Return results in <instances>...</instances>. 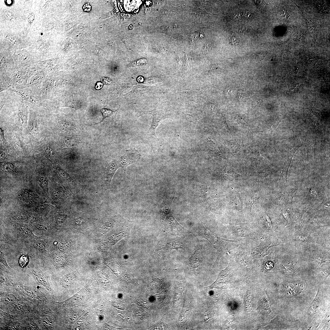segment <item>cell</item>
I'll list each match as a JSON object with an SVG mask.
<instances>
[{
	"instance_id": "44",
	"label": "cell",
	"mask_w": 330,
	"mask_h": 330,
	"mask_svg": "<svg viewBox=\"0 0 330 330\" xmlns=\"http://www.w3.org/2000/svg\"><path fill=\"white\" fill-rule=\"evenodd\" d=\"M9 1H8V0H6V2H7V4H10V3H11V2H12V1H11V0H9Z\"/></svg>"
},
{
	"instance_id": "21",
	"label": "cell",
	"mask_w": 330,
	"mask_h": 330,
	"mask_svg": "<svg viewBox=\"0 0 330 330\" xmlns=\"http://www.w3.org/2000/svg\"><path fill=\"white\" fill-rule=\"evenodd\" d=\"M17 228L19 232L24 237H28L34 235L31 229L26 226L18 224Z\"/></svg>"
},
{
	"instance_id": "41",
	"label": "cell",
	"mask_w": 330,
	"mask_h": 330,
	"mask_svg": "<svg viewBox=\"0 0 330 330\" xmlns=\"http://www.w3.org/2000/svg\"><path fill=\"white\" fill-rule=\"evenodd\" d=\"M37 46H38V49H39V47H40L42 46V43L41 42V41H38L37 43Z\"/></svg>"
},
{
	"instance_id": "28",
	"label": "cell",
	"mask_w": 330,
	"mask_h": 330,
	"mask_svg": "<svg viewBox=\"0 0 330 330\" xmlns=\"http://www.w3.org/2000/svg\"><path fill=\"white\" fill-rule=\"evenodd\" d=\"M115 111H113L107 108H102L101 109V112L103 116V119L100 122H102L106 118L110 116Z\"/></svg>"
},
{
	"instance_id": "39",
	"label": "cell",
	"mask_w": 330,
	"mask_h": 330,
	"mask_svg": "<svg viewBox=\"0 0 330 330\" xmlns=\"http://www.w3.org/2000/svg\"><path fill=\"white\" fill-rule=\"evenodd\" d=\"M26 291V293L28 295H30L31 296H32L34 295L33 292L30 290V289H26L25 290Z\"/></svg>"
},
{
	"instance_id": "34",
	"label": "cell",
	"mask_w": 330,
	"mask_h": 330,
	"mask_svg": "<svg viewBox=\"0 0 330 330\" xmlns=\"http://www.w3.org/2000/svg\"><path fill=\"white\" fill-rule=\"evenodd\" d=\"M65 219V216L62 215H57L56 217V220L58 224L62 223Z\"/></svg>"
},
{
	"instance_id": "31",
	"label": "cell",
	"mask_w": 330,
	"mask_h": 330,
	"mask_svg": "<svg viewBox=\"0 0 330 330\" xmlns=\"http://www.w3.org/2000/svg\"><path fill=\"white\" fill-rule=\"evenodd\" d=\"M283 269L287 273H292L295 271V268L292 265H283Z\"/></svg>"
},
{
	"instance_id": "43",
	"label": "cell",
	"mask_w": 330,
	"mask_h": 330,
	"mask_svg": "<svg viewBox=\"0 0 330 330\" xmlns=\"http://www.w3.org/2000/svg\"><path fill=\"white\" fill-rule=\"evenodd\" d=\"M4 280H4V278L3 277L1 276V277H0V282H1V283H2L4 281Z\"/></svg>"
},
{
	"instance_id": "1",
	"label": "cell",
	"mask_w": 330,
	"mask_h": 330,
	"mask_svg": "<svg viewBox=\"0 0 330 330\" xmlns=\"http://www.w3.org/2000/svg\"><path fill=\"white\" fill-rule=\"evenodd\" d=\"M16 93H12L0 108V128L22 135L28 120V104Z\"/></svg>"
},
{
	"instance_id": "36",
	"label": "cell",
	"mask_w": 330,
	"mask_h": 330,
	"mask_svg": "<svg viewBox=\"0 0 330 330\" xmlns=\"http://www.w3.org/2000/svg\"><path fill=\"white\" fill-rule=\"evenodd\" d=\"M33 225L38 229L42 231H46L47 229V228L45 226L37 223H34Z\"/></svg>"
},
{
	"instance_id": "20",
	"label": "cell",
	"mask_w": 330,
	"mask_h": 330,
	"mask_svg": "<svg viewBox=\"0 0 330 330\" xmlns=\"http://www.w3.org/2000/svg\"><path fill=\"white\" fill-rule=\"evenodd\" d=\"M252 14L248 10L240 11L236 13L233 16L234 19L238 21H245L250 18Z\"/></svg>"
},
{
	"instance_id": "14",
	"label": "cell",
	"mask_w": 330,
	"mask_h": 330,
	"mask_svg": "<svg viewBox=\"0 0 330 330\" xmlns=\"http://www.w3.org/2000/svg\"><path fill=\"white\" fill-rule=\"evenodd\" d=\"M201 254L200 249H197L191 257L186 261V264L190 268L195 270L200 267Z\"/></svg>"
},
{
	"instance_id": "30",
	"label": "cell",
	"mask_w": 330,
	"mask_h": 330,
	"mask_svg": "<svg viewBox=\"0 0 330 330\" xmlns=\"http://www.w3.org/2000/svg\"><path fill=\"white\" fill-rule=\"evenodd\" d=\"M250 294L248 292L246 294L245 298V306L247 310L248 311H250L251 309V306L250 302Z\"/></svg>"
},
{
	"instance_id": "33",
	"label": "cell",
	"mask_w": 330,
	"mask_h": 330,
	"mask_svg": "<svg viewBox=\"0 0 330 330\" xmlns=\"http://www.w3.org/2000/svg\"><path fill=\"white\" fill-rule=\"evenodd\" d=\"M49 208V206L47 204H43L39 206L36 207L34 211L37 212H42L47 210Z\"/></svg>"
},
{
	"instance_id": "35",
	"label": "cell",
	"mask_w": 330,
	"mask_h": 330,
	"mask_svg": "<svg viewBox=\"0 0 330 330\" xmlns=\"http://www.w3.org/2000/svg\"><path fill=\"white\" fill-rule=\"evenodd\" d=\"M0 262L3 263L7 268L11 269V268L8 266L3 252L0 251Z\"/></svg>"
},
{
	"instance_id": "15",
	"label": "cell",
	"mask_w": 330,
	"mask_h": 330,
	"mask_svg": "<svg viewBox=\"0 0 330 330\" xmlns=\"http://www.w3.org/2000/svg\"><path fill=\"white\" fill-rule=\"evenodd\" d=\"M168 221L170 225L171 229L175 235L181 237L189 233V231L180 225L173 216H169Z\"/></svg>"
},
{
	"instance_id": "37",
	"label": "cell",
	"mask_w": 330,
	"mask_h": 330,
	"mask_svg": "<svg viewBox=\"0 0 330 330\" xmlns=\"http://www.w3.org/2000/svg\"><path fill=\"white\" fill-rule=\"evenodd\" d=\"M35 19V15L33 13H30L28 16V22L29 24H31Z\"/></svg>"
},
{
	"instance_id": "32",
	"label": "cell",
	"mask_w": 330,
	"mask_h": 330,
	"mask_svg": "<svg viewBox=\"0 0 330 330\" xmlns=\"http://www.w3.org/2000/svg\"><path fill=\"white\" fill-rule=\"evenodd\" d=\"M28 258L27 256H22L21 257L19 260L20 266L22 267H25L28 263Z\"/></svg>"
},
{
	"instance_id": "25",
	"label": "cell",
	"mask_w": 330,
	"mask_h": 330,
	"mask_svg": "<svg viewBox=\"0 0 330 330\" xmlns=\"http://www.w3.org/2000/svg\"><path fill=\"white\" fill-rule=\"evenodd\" d=\"M46 246L45 242L42 240H35L33 244V246L34 248L40 250H42L45 249Z\"/></svg>"
},
{
	"instance_id": "12",
	"label": "cell",
	"mask_w": 330,
	"mask_h": 330,
	"mask_svg": "<svg viewBox=\"0 0 330 330\" xmlns=\"http://www.w3.org/2000/svg\"><path fill=\"white\" fill-rule=\"evenodd\" d=\"M148 114L152 115L153 117L151 126L148 133V134L155 136V130L159 123L162 119L166 118V117L162 112L157 109H154L150 111H145L142 114Z\"/></svg>"
},
{
	"instance_id": "19",
	"label": "cell",
	"mask_w": 330,
	"mask_h": 330,
	"mask_svg": "<svg viewBox=\"0 0 330 330\" xmlns=\"http://www.w3.org/2000/svg\"><path fill=\"white\" fill-rule=\"evenodd\" d=\"M173 198L165 196L160 207V211L163 214H168L170 211Z\"/></svg>"
},
{
	"instance_id": "42",
	"label": "cell",
	"mask_w": 330,
	"mask_h": 330,
	"mask_svg": "<svg viewBox=\"0 0 330 330\" xmlns=\"http://www.w3.org/2000/svg\"><path fill=\"white\" fill-rule=\"evenodd\" d=\"M103 84L102 83L99 82V85L98 83H97V85L96 86V88L97 89H100L102 86Z\"/></svg>"
},
{
	"instance_id": "40",
	"label": "cell",
	"mask_w": 330,
	"mask_h": 330,
	"mask_svg": "<svg viewBox=\"0 0 330 330\" xmlns=\"http://www.w3.org/2000/svg\"><path fill=\"white\" fill-rule=\"evenodd\" d=\"M138 81L140 82H142L144 81V78L142 76H140L137 78Z\"/></svg>"
},
{
	"instance_id": "38",
	"label": "cell",
	"mask_w": 330,
	"mask_h": 330,
	"mask_svg": "<svg viewBox=\"0 0 330 330\" xmlns=\"http://www.w3.org/2000/svg\"><path fill=\"white\" fill-rule=\"evenodd\" d=\"M230 40L231 43L233 45L237 44L238 41V38L235 35H233L230 37Z\"/></svg>"
},
{
	"instance_id": "11",
	"label": "cell",
	"mask_w": 330,
	"mask_h": 330,
	"mask_svg": "<svg viewBox=\"0 0 330 330\" xmlns=\"http://www.w3.org/2000/svg\"><path fill=\"white\" fill-rule=\"evenodd\" d=\"M47 75V74L44 71L37 70L30 78L27 88L31 89L38 94L41 85Z\"/></svg>"
},
{
	"instance_id": "10",
	"label": "cell",
	"mask_w": 330,
	"mask_h": 330,
	"mask_svg": "<svg viewBox=\"0 0 330 330\" xmlns=\"http://www.w3.org/2000/svg\"><path fill=\"white\" fill-rule=\"evenodd\" d=\"M275 245V244L271 239L266 238L262 241L258 246L252 248L251 254L257 258H262L267 254L269 248Z\"/></svg>"
},
{
	"instance_id": "18",
	"label": "cell",
	"mask_w": 330,
	"mask_h": 330,
	"mask_svg": "<svg viewBox=\"0 0 330 330\" xmlns=\"http://www.w3.org/2000/svg\"><path fill=\"white\" fill-rule=\"evenodd\" d=\"M39 175L38 177V182L40 186L48 195H49L48 189V181L46 176L45 174V170H38Z\"/></svg>"
},
{
	"instance_id": "7",
	"label": "cell",
	"mask_w": 330,
	"mask_h": 330,
	"mask_svg": "<svg viewBox=\"0 0 330 330\" xmlns=\"http://www.w3.org/2000/svg\"><path fill=\"white\" fill-rule=\"evenodd\" d=\"M241 243L237 240H231L218 237L213 245L216 250L218 256L214 265L218 263L220 258L226 252L238 247Z\"/></svg>"
},
{
	"instance_id": "27",
	"label": "cell",
	"mask_w": 330,
	"mask_h": 330,
	"mask_svg": "<svg viewBox=\"0 0 330 330\" xmlns=\"http://www.w3.org/2000/svg\"><path fill=\"white\" fill-rule=\"evenodd\" d=\"M35 276L36 278L39 283L45 287H48V282L43 276L39 273L35 274Z\"/></svg>"
},
{
	"instance_id": "24",
	"label": "cell",
	"mask_w": 330,
	"mask_h": 330,
	"mask_svg": "<svg viewBox=\"0 0 330 330\" xmlns=\"http://www.w3.org/2000/svg\"><path fill=\"white\" fill-rule=\"evenodd\" d=\"M16 298L15 296L11 294H7L3 298V301L6 305H11L15 302Z\"/></svg>"
},
{
	"instance_id": "16",
	"label": "cell",
	"mask_w": 330,
	"mask_h": 330,
	"mask_svg": "<svg viewBox=\"0 0 330 330\" xmlns=\"http://www.w3.org/2000/svg\"><path fill=\"white\" fill-rule=\"evenodd\" d=\"M237 235L242 237L248 238L255 240L256 239L255 233L250 229L236 227L232 230Z\"/></svg>"
},
{
	"instance_id": "5",
	"label": "cell",
	"mask_w": 330,
	"mask_h": 330,
	"mask_svg": "<svg viewBox=\"0 0 330 330\" xmlns=\"http://www.w3.org/2000/svg\"><path fill=\"white\" fill-rule=\"evenodd\" d=\"M36 71L35 68H31L15 71L10 77L12 89H21L27 88L30 78Z\"/></svg>"
},
{
	"instance_id": "26",
	"label": "cell",
	"mask_w": 330,
	"mask_h": 330,
	"mask_svg": "<svg viewBox=\"0 0 330 330\" xmlns=\"http://www.w3.org/2000/svg\"><path fill=\"white\" fill-rule=\"evenodd\" d=\"M0 128V148L7 149V141L4 136V130Z\"/></svg>"
},
{
	"instance_id": "2",
	"label": "cell",
	"mask_w": 330,
	"mask_h": 330,
	"mask_svg": "<svg viewBox=\"0 0 330 330\" xmlns=\"http://www.w3.org/2000/svg\"><path fill=\"white\" fill-rule=\"evenodd\" d=\"M47 112L48 109L44 107L28 104V123L22 135L25 143L32 144L43 140L48 136Z\"/></svg>"
},
{
	"instance_id": "6",
	"label": "cell",
	"mask_w": 330,
	"mask_h": 330,
	"mask_svg": "<svg viewBox=\"0 0 330 330\" xmlns=\"http://www.w3.org/2000/svg\"><path fill=\"white\" fill-rule=\"evenodd\" d=\"M11 91L19 96L23 101L28 102L32 105L45 108V105L38 94L29 88L21 89H13Z\"/></svg>"
},
{
	"instance_id": "17",
	"label": "cell",
	"mask_w": 330,
	"mask_h": 330,
	"mask_svg": "<svg viewBox=\"0 0 330 330\" xmlns=\"http://www.w3.org/2000/svg\"><path fill=\"white\" fill-rule=\"evenodd\" d=\"M10 77L5 74H0V92L12 89Z\"/></svg>"
},
{
	"instance_id": "23",
	"label": "cell",
	"mask_w": 330,
	"mask_h": 330,
	"mask_svg": "<svg viewBox=\"0 0 330 330\" xmlns=\"http://www.w3.org/2000/svg\"><path fill=\"white\" fill-rule=\"evenodd\" d=\"M166 247L170 249H182L184 247L183 244L178 240L171 241L168 243Z\"/></svg>"
},
{
	"instance_id": "9",
	"label": "cell",
	"mask_w": 330,
	"mask_h": 330,
	"mask_svg": "<svg viewBox=\"0 0 330 330\" xmlns=\"http://www.w3.org/2000/svg\"><path fill=\"white\" fill-rule=\"evenodd\" d=\"M120 166L119 162L113 161L106 167L103 178L102 185L105 189H109L111 179L116 170Z\"/></svg>"
},
{
	"instance_id": "4",
	"label": "cell",
	"mask_w": 330,
	"mask_h": 330,
	"mask_svg": "<svg viewBox=\"0 0 330 330\" xmlns=\"http://www.w3.org/2000/svg\"><path fill=\"white\" fill-rule=\"evenodd\" d=\"M34 153L41 155L51 162H56L59 156L53 145L47 136L43 140L30 144Z\"/></svg>"
},
{
	"instance_id": "3",
	"label": "cell",
	"mask_w": 330,
	"mask_h": 330,
	"mask_svg": "<svg viewBox=\"0 0 330 330\" xmlns=\"http://www.w3.org/2000/svg\"><path fill=\"white\" fill-rule=\"evenodd\" d=\"M4 133L7 141V152L10 156H34L35 153L31 145L24 141L21 135L8 130H4Z\"/></svg>"
},
{
	"instance_id": "8",
	"label": "cell",
	"mask_w": 330,
	"mask_h": 330,
	"mask_svg": "<svg viewBox=\"0 0 330 330\" xmlns=\"http://www.w3.org/2000/svg\"><path fill=\"white\" fill-rule=\"evenodd\" d=\"M141 156L138 151L133 148L126 150L125 154L120 158L118 162L120 167L125 170L127 166L138 161Z\"/></svg>"
},
{
	"instance_id": "13",
	"label": "cell",
	"mask_w": 330,
	"mask_h": 330,
	"mask_svg": "<svg viewBox=\"0 0 330 330\" xmlns=\"http://www.w3.org/2000/svg\"><path fill=\"white\" fill-rule=\"evenodd\" d=\"M230 264L224 270H222L219 274L218 278L211 286V288H217L220 289H224V287L228 282L229 275L230 273Z\"/></svg>"
},
{
	"instance_id": "29",
	"label": "cell",
	"mask_w": 330,
	"mask_h": 330,
	"mask_svg": "<svg viewBox=\"0 0 330 330\" xmlns=\"http://www.w3.org/2000/svg\"><path fill=\"white\" fill-rule=\"evenodd\" d=\"M13 217L16 219L19 220H24L27 219L28 216L26 214L23 213H18L13 215Z\"/></svg>"
},
{
	"instance_id": "22",
	"label": "cell",
	"mask_w": 330,
	"mask_h": 330,
	"mask_svg": "<svg viewBox=\"0 0 330 330\" xmlns=\"http://www.w3.org/2000/svg\"><path fill=\"white\" fill-rule=\"evenodd\" d=\"M2 169L6 173H13L15 172L14 163L11 162H3L2 164Z\"/></svg>"
}]
</instances>
